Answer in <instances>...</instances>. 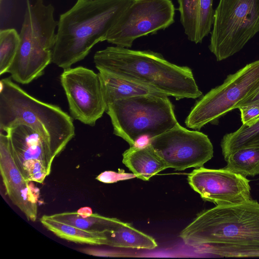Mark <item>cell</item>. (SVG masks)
Segmentation results:
<instances>
[{"label":"cell","instance_id":"14","mask_svg":"<svg viewBox=\"0 0 259 259\" xmlns=\"http://www.w3.org/2000/svg\"><path fill=\"white\" fill-rule=\"evenodd\" d=\"M0 171L7 195L28 221L37 218L38 193L29 185L14 159L9 138L6 133L0 134Z\"/></svg>","mask_w":259,"mask_h":259},{"label":"cell","instance_id":"10","mask_svg":"<svg viewBox=\"0 0 259 259\" xmlns=\"http://www.w3.org/2000/svg\"><path fill=\"white\" fill-rule=\"evenodd\" d=\"M149 144L168 168L177 170L203 167L213 154L212 144L206 135L189 130L179 123L150 138Z\"/></svg>","mask_w":259,"mask_h":259},{"label":"cell","instance_id":"15","mask_svg":"<svg viewBox=\"0 0 259 259\" xmlns=\"http://www.w3.org/2000/svg\"><path fill=\"white\" fill-rule=\"evenodd\" d=\"M213 0H178L180 21L188 39L201 43L210 32L213 22Z\"/></svg>","mask_w":259,"mask_h":259},{"label":"cell","instance_id":"23","mask_svg":"<svg viewBox=\"0 0 259 259\" xmlns=\"http://www.w3.org/2000/svg\"><path fill=\"white\" fill-rule=\"evenodd\" d=\"M20 36L16 29L8 28L0 32V75L8 73L18 52Z\"/></svg>","mask_w":259,"mask_h":259},{"label":"cell","instance_id":"20","mask_svg":"<svg viewBox=\"0 0 259 259\" xmlns=\"http://www.w3.org/2000/svg\"><path fill=\"white\" fill-rule=\"evenodd\" d=\"M106 245L114 247L151 250L157 247L151 236L133 227L131 224L120 221L106 232Z\"/></svg>","mask_w":259,"mask_h":259},{"label":"cell","instance_id":"24","mask_svg":"<svg viewBox=\"0 0 259 259\" xmlns=\"http://www.w3.org/2000/svg\"><path fill=\"white\" fill-rule=\"evenodd\" d=\"M242 124L250 126L259 120V102L240 106Z\"/></svg>","mask_w":259,"mask_h":259},{"label":"cell","instance_id":"1","mask_svg":"<svg viewBox=\"0 0 259 259\" xmlns=\"http://www.w3.org/2000/svg\"><path fill=\"white\" fill-rule=\"evenodd\" d=\"M185 244L212 257H259V203L243 202L204 210L180 233Z\"/></svg>","mask_w":259,"mask_h":259},{"label":"cell","instance_id":"21","mask_svg":"<svg viewBox=\"0 0 259 259\" xmlns=\"http://www.w3.org/2000/svg\"><path fill=\"white\" fill-rule=\"evenodd\" d=\"M225 168L244 177L259 174V144L242 147L232 153Z\"/></svg>","mask_w":259,"mask_h":259},{"label":"cell","instance_id":"26","mask_svg":"<svg viewBox=\"0 0 259 259\" xmlns=\"http://www.w3.org/2000/svg\"><path fill=\"white\" fill-rule=\"evenodd\" d=\"M259 102V81L249 94L237 105L236 109L240 106Z\"/></svg>","mask_w":259,"mask_h":259},{"label":"cell","instance_id":"5","mask_svg":"<svg viewBox=\"0 0 259 259\" xmlns=\"http://www.w3.org/2000/svg\"><path fill=\"white\" fill-rule=\"evenodd\" d=\"M51 4L46 5L42 0H36L32 5L27 0L19 49L8 72L16 82L29 83L41 76L52 63L58 25Z\"/></svg>","mask_w":259,"mask_h":259},{"label":"cell","instance_id":"3","mask_svg":"<svg viewBox=\"0 0 259 259\" xmlns=\"http://www.w3.org/2000/svg\"><path fill=\"white\" fill-rule=\"evenodd\" d=\"M132 0H77L58 21L52 63L65 69L107 35Z\"/></svg>","mask_w":259,"mask_h":259},{"label":"cell","instance_id":"2","mask_svg":"<svg viewBox=\"0 0 259 259\" xmlns=\"http://www.w3.org/2000/svg\"><path fill=\"white\" fill-rule=\"evenodd\" d=\"M94 62L99 71L127 77L177 100L202 95L190 68L173 64L157 52L111 46L96 52Z\"/></svg>","mask_w":259,"mask_h":259},{"label":"cell","instance_id":"13","mask_svg":"<svg viewBox=\"0 0 259 259\" xmlns=\"http://www.w3.org/2000/svg\"><path fill=\"white\" fill-rule=\"evenodd\" d=\"M188 181L203 200L217 205L238 204L251 199L250 181L225 168H196L189 174Z\"/></svg>","mask_w":259,"mask_h":259},{"label":"cell","instance_id":"9","mask_svg":"<svg viewBox=\"0 0 259 259\" xmlns=\"http://www.w3.org/2000/svg\"><path fill=\"white\" fill-rule=\"evenodd\" d=\"M175 13L172 0H132L110 29L106 41L130 48L137 38L168 27L174 23Z\"/></svg>","mask_w":259,"mask_h":259},{"label":"cell","instance_id":"12","mask_svg":"<svg viewBox=\"0 0 259 259\" xmlns=\"http://www.w3.org/2000/svg\"><path fill=\"white\" fill-rule=\"evenodd\" d=\"M5 133L9 136L15 161L28 181L42 183L51 173L58 155L33 128L23 123L15 124Z\"/></svg>","mask_w":259,"mask_h":259},{"label":"cell","instance_id":"16","mask_svg":"<svg viewBox=\"0 0 259 259\" xmlns=\"http://www.w3.org/2000/svg\"><path fill=\"white\" fill-rule=\"evenodd\" d=\"M123 163L138 179L148 181L168 168L150 144L144 147L130 146L122 154Z\"/></svg>","mask_w":259,"mask_h":259},{"label":"cell","instance_id":"6","mask_svg":"<svg viewBox=\"0 0 259 259\" xmlns=\"http://www.w3.org/2000/svg\"><path fill=\"white\" fill-rule=\"evenodd\" d=\"M168 97L142 95L108 104L106 112L111 119L113 134L134 146L142 137L152 138L175 127L179 122Z\"/></svg>","mask_w":259,"mask_h":259},{"label":"cell","instance_id":"8","mask_svg":"<svg viewBox=\"0 0 259 259\" xmlns=\"http://www.w3.org/2000/svg\"><path fill=\"white\" fill-rule=\"evenodd\" d=\"M259 81V60L229 74L223 83L198 100L185 120L187 127L195 130L216 121L237 105Z\"/></svg>","mask_w":259,"mask_h":259},{"label":"cell","instance_id":"4","mask_svg":"<svg viewBox=\"0 0 259 259\" xmlns=\"http://www.w3.org/2000/svg\"><path fill=\"white\" fill-rule=\"evenodd\" d=\"M11 78L0 82L1 131L5 132L16 124L28 125L59 155L75 136L72 118L59 106L31 96Z\"/></svg>","mask_w":259,"mask_h":259},{"label":"cell","instance_id":"19","mask_svg":"<svg viewBox=\"0 0 259 259\" xmlns=\"http://www.w3.org/2000/svg\"><path fill=\"white\" fill-rule=\"evenodd\" d=\"M50 216L56 220L83 230L105 233L121 221L117 218L93 213L88 207H82L77 211L64 212Z\"/></svg>","mask_w":259,"mask_h":259},{"label":"cell","instance_id":"22","mask_svg":"<svg viewBox=\"0 0 259 259\" xmlns=\"http://www.w3.org/2000/svg\"><path fill=\"white\" fill-rule=\"evenodd\" d=\"M259 144V120L250 126L244 124L237 131L225 135L221 146L225 160L239 148L249 145Z\"/></svg>","mask_w":259,"mask_h":259},{"label":"cell","instance_id":"17","mask_svg":"<svg viewBox=\"0 0 259 259\" xmlns=\"http://www.w3.org/2000/svg\"><path fill=\"white\" fill-rule=\"evenodd\" d=\"M99 73L102 80L107 105L118 100L138 96L165 95L127 77L104 71H99Z\"/></svg>","mask_w":259,"mask_h":259},{"label":"cell","instance_id":"11","mask_svg":"<svg viewBox=\"0 0 259 259\" xmlns=\"http://www.w3.org/2000/svg\"><path fill=\"white\" fill-rule=\"evenodd\" d=\"M60 81L72 117L94 126L107 106L99 73L82 66L70 67L64 69Z\"/></svg>","mask_w":259,"mask_h":259},{"label":"cell","instance_id":"18","mask_svg":"<svg viewBox=\"0 0 259 259\" xmlns=\"http://www.w3.org/2000/svg\"><path fill=\"white\" fill-rule=\"evenodd\" d=\"M42 226L58 237L76 243L93 246L106 245L105 232L83 230L44 215L40 219Z\"/></svg>","mask_w":259,"mask_h":259},{"label":"cell","instance_id":"7","mask_svg":"<svg viewBox=\"0 0 259 259\" xmlns=\"http://www.w3.org/2000/svg\"><path fill=\"white\" fill-rule=\"evenodd\" d=\"M259 32V0H220L209 49L220 61L239 52Z\"/></svg>","mask_w":259,"mask_h":259},{"label":"cell","instance_id":"25","mask_svg":"<svg viewBox=\"0 0 259 259\" xmlns=\"http://www.w3.org/2000/svg\"><path fill=\"white\" fill-rule=\"evenodd\" d=\"M136 178V176L133 174H127L124 172V170H120L118 172L113 171H105L97 177L96 179L104 183H116L119 181L125 180L132 178Z\"/></svg>","mask_w":259,"mask_h":259}]
</instances>
